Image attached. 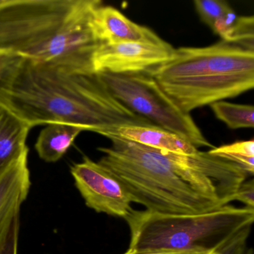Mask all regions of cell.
Here are the masks:
<instances>
[{
  "mask_svg": "<svg viewBox=\"0 0 254 254\" xmlns=\"http://www.w3.org/2000/svg\"><path fill=\"white\" fill-rule=\"evenodd\" d=\"M1 68L0 102L31 127L60 123L107 136L123 126H154L119 102L97 72L13 56Z\"/></svg>",
  "mask_w": 254,
  "mask_h": 254,
  "instance_id": "obj_1",
  "label": "cell"
},
{
  "mask_svg": "<svg viewBox=\"0 0 254 254\" xmlns=\"http://www.w3.org/2000/svg\"><path fill=\"white\" fill-rule=\"evenodd\" d=\"M99 0H0V50L81 72H96Z\"/></svg>",
  "mask_w": 254,
  "mask_h": 254,
  "instance_id": "obj_2",
  "label": "cell"
},
{
  "mask_svg": "<svg viewBox=\"0 0 254 254\" xmlns=\"http://www.w3.org/2000/svg\"><path fill=\"white\" fill-rule=\"evenodd\" d=\"M149 72L169 98L190 114L252 90L254 50L222 40L208 47H180Z\"/></svg>",
  "mask_w": 254,
  "mask_h": 254,
  "instance_id": "obj_3",
  "label": "cell"
},
{
  "mask_svg": "<svg viewBox=\"0 0 254 254\" xmlns=\"http://www.w3.org/2000/svg\"><path fill=\"white\" fill-rule=\"evenodd\" d=\"M108 148L98 163L124 186L132 203H139L151 213L197 215L221 207L200 195L146 147L110 136Z\"/></svg>",
  "mask_w": 254,
  "mask_h": 254,
  "instance_id": "obj_4",
  "label": "cell"
},
{
  "mask_svg": "<svg viewBox=\"0 0 254 254\" xmlns=\"http://www.w3.org/2000/svg\"><path fill=\"white\" fill-rule=\"evenodd\" d=\"M126 221L133 252L213 248L242 227L253 225L254 209L226 205L197 215H161L131 212Z\"/></svg>",
  "mask_w": 254,
  "mask_h": 254,
  "instance_id": "obj_5",
  "label": "cell"
},
{
  "mask_svg": "<svg viewBox=\"0 0 254 254\" xmlns=\"http://www.w3.org/2000/svg\"><path fill=\"white\" fill-rule=\"evenodd\" d=\"M97 73L113 96L132 112L187 139L197 149L214 148L190 114L183 111L169 98L149 72Z\"/></svg>",
  "mask_w": 254,
  "mask_h": 254,
  "instance_id": "obj_6",
  "label": "cell"
},
{
  "mask_svg": "<svg viewBox=\"0 0 254 254\" xmlns=\"http://www.w3.org/2000/svg\"><path fill=\"white\" fill-rule=\"evenodd\" d=\"M146 148L194 191L219 206L234 200L236 191L249 176L239 165L212 155L209 151H198L192 155H185Z\"/></svg>",
  "mask_w": 254,
  "mask_h": 254,
  "instance_id": "obj_7",
  "label": "cell"
},
{
  "mask_svg": "<svg viewBox=\"0 0 254 254\" xmlns=\"http://www.w3.org/2000/svg\"><path fill=\"white\" fill-rule=\"evenodd\" d=\"M75 184L90 209L126 218L132 211L131 199L122 183L88 157L71 167Z\"/></svg>",
  "mask_w": 254,
  "mask_h": 254,
  "instance_id": "obj_8",
  "label": "cell"
},
{
  "mask_svg": "<svg viewBox=\"0 0 254 254\" xmlns=\"http://www.w3.org/2000/svg\"><path fill=\"white\" fill-rule=\"evenodd\" d=\"M175 49L169 43L102 44L93 60L96 72L114 74L149 72L173 56Z\"/></svg>",
  "mask_w": 254,
  "mask_h": 254,
  "instance_id": "obj_9",
  "label": "cell"
},
{
  "mask_svg": "<svg viewBox=\"0 0 254 254\" xmlns=\"http://www.w3.org/2000/svg\"><path fill=\"white\" fill-rule=\"evenodd\" d=\"M30 187L28 154L0 172V252L6 244L13 224L20 218V207Z\"/></svg>",
  "mask_w": 254,
  "mask_h": 254,
  "instance_id": "obj_10",
  "label": "cell"
},
{
  "mask_svg": "<svg viewBox=\"0 0 254 254\" xmlns=\"http://www.w3.org/2000/svg\"><path fill=\"white\" fill-rule=\"evenodd\" d=\"M93 26L101 44L138 42L160 44L165 42L152 29L131 21L110 5H100L96 8Z\"/></svg>",
  "mask_w": 254,
  "mask_h": 254,
  "instance_id": "obj_11",
  "label": "cell"
},
{
  "mask_svg": "<svg viewBox=\"0 0 254 254\" xmlns=\"http://www.w3.org/2000/svg\"><path fill=\"white\" fill-rule=\"evenodd\" d=\"M110 136H118L143 146L175 154L192 155L199 151L187 139L157 126H123L105 137Z\"/></svg>",
  "mask_w": 254,
  "mask_h": 254,
  "instance_id": "obj_12",
  "label": "cell"
},
{
  "mask_svg": "<svg viewBox=\"0 0 254 254\" xmlns=\"http://www.w3.org/2000/svg\"><path fill=\"white\" fill-rule=\"evenodd\" d=\"M32 127L0 102V172L28 154L26 139Z\"/></svg>",
  "mask_w": 254,
  "mask_h": 254,
  "instance_id": "obj_13",
  "label": "cell"
},
{
  "mask_svg": "<svg viewBox=\"0 0 254 254\" xmlns=\"http://www.w3.org/2000/svg\"><path fill=\"white\" fill-rule=\"evenodd\" d=\"M82 131L84 130L81 127L71 125L49 124L40 133L35 149L40 158L47 163H55L66 154Z\"/></svg>",
  "mask_w": 254,
  "mask_h": 254,
  "instance_id": "obj_14",
  "label": "cell"
},
{
  "mask_svg": "<svg viewBox=\"0 0 254 254\" xmlns=\"http://www.w3.org/2000/svg\"><path fill=\"white\" fill-rule=\"evenodd\" d=\"M212 30L222 41L254 50V17H239L233 9L215 23Z\"/></svg>",
  "mask_w": 254,
  "mask_h": 254,
  "instance_id": "obj_15",
  "label": "cell"
},
{
  "mask_svg": "<svg viewBox=\"0 0 254 254\" xmlns=\"http://www.w3.org/2000/svg\"><path fill=\"white\" fill-rule=\"evenodd\" d=\"M215 117L231 129L252 128L254 126L253 105H238L219 101L210 105Z\"/></svg>",
  "mask_w": 254,
  "mask_h": 254,
  "instance_id": "obj_16",
  "label": "cell"
},
{
  "mask_svg": "<svg viewBox=\"0 0 254 254\" xmlns=\"http://www.w3.org/2000/svg\"><path fill=\"white\" fill-rule=\"evenodd\" d=\"M209 154L239 165L249 175L254 173V141H238L228 145L214 147Z\"/></svg>",
  "mask_w": 254,
  "mask_h": 254,
  "instance_id": "obj_17",
  "label": "cell"
},
{
  "mask_svg": "<svg viewBox=\"0 0 254 254\" xmlns=\"http://www.w3.org/2000/svg\"><path fill=\"white\" fill-rule=\"evenodd\" d=\"M252 225L239 229L229 234L215 245L214 254H254L248 247Z\"/></svg>",
  "mask_w": 254,
  "mask_h": 254,
  "instance_id": "obj_18",
  "label": "cell"
},
{
  "mask_svg": "<svg viewBox=\"0 0 254 254\" xmlns=\"http://www.w3.org/2000/svg\"><path fill=\"white\" fill-rule=\"evenodd\" d=\"M194 5L200 20L211 29L218 19L232 9L224 0H195Z\"/></svg>",
  "mask_w": 254,
  "mask_h": 254,
  "instance_id": "obj_19",
  "label": "cell"
},
{
  "mask_svg": "<svg viewBox=\"0 0 254 254\" xmlns=\"http://www.w3.org/2000/svg\"><path fill=\"white\" fill-rule=\"evenodd\" d=\"M234 200L242 202L246 207L254 209V180L245 181L239 187L235 195Z\"/></svg>",
  "mask_w": 254,
  "mask_h": 254,
  "instance_id": "obj_20",
  "label": "cell"
},
{
  "mask_svg": "<svg viewBox=\"0 0 254 254\" xmlns=\"http://www.w3.org/2000/svg\"><path fill=\"white\" fill-rule=\"evenodd\" d=\"M215 245L213 248H195L187 250H160V251L133 252L129 249L127 254H214Z\"/></svg>",
  "mask_w": 254,
  "mask_h": 254,
  "instance_id": "obj_21",
  "label": "cell"
},
{
  "mask_svg": "<svg viewBox=\"0 0 254 254\" xmlns=\"http://www.w3.org/2000/svg\"><path fill=\"white\" fill-rule=\"evenodd\" d=\"M19 228H20V218L16 220L11 227L9 236L3 249L0 254H17L18 250Z\"/></svg>",
  "mask_w": 254,
  "mask_h": 254,
  "instance_id": "obj_22",
  "label": "cell"
},
{
  "mask_svg": "<svg viewBox=\"0 0 254 254\" xmlns=\"http://www.w3.org/2000/svg\"><path fill=\"white\" fill-rule=\"evenodd\" d=\"M11 55L5 50H0V61L2 60L5 56H10Z\"/></svg>",
  "mask_w": 254,
  "mask_h": 254,
  "instance_id": "obj_23",
  "label": "cell"
},
{
  "mask_svg": "<svg viewBox=\"0 0 254 254\" xmlns=\"http://www.w3.org/2000/svg\"><path fill=\"white\" fill-rule=\"evenodd\" d=\"M1 74H2V68H1V61H0V78H1Z\"/></svg>",
  "mask_w": 254,
  "mask_h": 254,
  "instance_id": "obj_24",
  "label": "cell"
},
{
  "mask_svg": "<svg viewBox=\"0 0 254 254\" xmlns=\"http://www.w3.org/2000/svg\"><path fill=\"white\" fill-rule=\"evenodd\" d=\"M128 254V251H126V252L124 253V254Z\"/></svg>",
  "mask_w": 254,
  "mask_h": 254,
  "instance_id": "obj_25",
  "label": "cell"
}]
</instances>
